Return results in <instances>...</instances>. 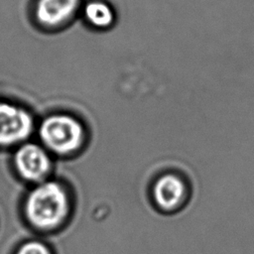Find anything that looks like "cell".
<instances>
[{
	"mask_svg": "<svg viewBox=\"0 0 254 254\" xmlns=\"http://www.w3.org/2000/svg\"><path fill=\"white\" fill-rule=\"evenodd\" d=\"M73 200L68 186L54 177L30 186L22 203L27 224L37 233L61 229L69 219Z\"/></svg>",
	"mask_w": 254,
	"mask_h": 254,
	"instance_id": "cell-1",
	"label": "cell"
},
{
	"mask_svg": "<svg viewBox=\"0 0 254 254\" xmlns=\"http://www.w3.org/2000/svg\"><path fill=\"white\" fill-rule=\"evenodd\" d=\"M40 143L52 156L69 158L84 145L85 130L81 122L64 113H54L45 117L39 125Z\"/></svg>",
	"mask_w": 254,
	"mask_h": 254,
	"instance_id": "cell-2",
	"label": "cell"
},
{
	"mask_svg": "<svg viewBox=\"0 0 254 254\" xmlns=\"http://www.w3.org/2000/svg\"><path fill=\"white\" fill-rule=\"evenodd\" d=\"M10 162L17 178L28 186L39 184L53 176L55 160L41 143L26 141L17 146Z\"/></svg>",
	"mask_w": 254,
	"mask_h": 254,
	"instance_id": "cell-3",
	"label": "cell"
},
{
	"mask_svg": "<svg viewBox=\"0 0 254 254\" xmlns=\"http://www.w3.org/2000/svg\"><path fill=\"white\" fill-rule=\"evenodd\" d=\"M190 188L183 174L166 170L158 173L150 185V197L154 206L162 212L179 210L189 197Z\"/></svg>",
	"mask_w": 254,
	"mask_h": 254,
	"instance_id": "cell-4",
	"label": "cell"
},
{
	"mask_svg": "<svg viewBox=\"0 0 254 254\" xmlns=\"http://www.w3.org/2000/svg\"><path fill=\"white\" fill-rule=\"evenodd\" d=\"M34 129V117L28 109L0 99V148H16L29 141Z\"/></svg>",
	"mask_w": 254,
	"mask_h": 254,
	"instance_id": "cell-5",
	"label": "cell"
},
{
	"mask_svg": "<svg viewBox=\"0 0 254 254\" xmlns=\"http://www.w3.org/2000/svg\"><path fill=\"white\" fill-rule=\"evenodd\" d=\"M80 6V0H37L36 21L46 28H58L70 21Z\"/></svg>",
	"mask_w": 254,
	"mask_h": 254,
	"instance_id": "cell-6",
	"label": "cell"
},
{
	"mask_svg": "<svg viewBox=\"0 0 254 254\" xmlns=\"http://www.w3.org/2000/svg\"><path fill=\"white\" fill-rule=\"evenodd\" d=\"M83 16L86 22L94 28H109L115 20L112 7L102 0H92L83 7Z\"/></svg>",
	"mask_w": 254,
	"mask_h": 254,
	"instance_id": "cell-7",
	"label": "cell"
},
{
	"mask_svg": "<svg viewBox=\"0 0 254 254\" xmlns=\"http://www.w3.org/2000/svg\"><path fill=\"white\" fill-rule=\"evenodd\" d=\"M13 254H54V252L47 242L36 235L21 242Z\"/></svg>",
	"mask_w": 254,
	"mask_h": 254,
	"instance_id": "cell-8",
	"label": "cell"
}]
</instances>
